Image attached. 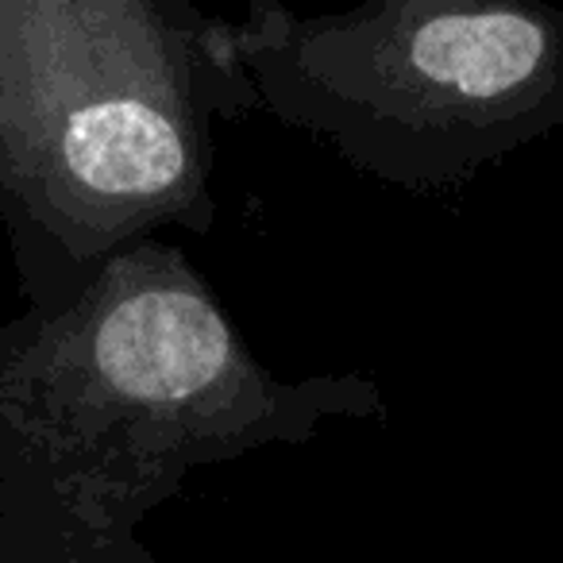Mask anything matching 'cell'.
<instances>
[{
	"instance_id": "1",
	"label": "cell",
	"mask_w": 563,
	"mask_h": 563,
	"mask_svg": "<svg viewBox=\"0 0 563 563\" xmlns=\"http://www.w3.org/2000/svg\"><path fill=\"white\" fill-rule=\"evenodd\" d=\"M97 371L135 401H189L232 360L228 329L189 286H143L104 313L93 340Z\"/></svg>"
},
{
	"instance_id": "2",
	"label": "cell",
	"mask_w": 563,
	"mask_h": 563,
	"mask_svg": "<svg viewBox=\"0 0 563 563\" xmlns=\"http://www.w3.org/2000/svg\"><path fill=\"white\" fill-rule=\"evenodd\" d=\"M58 170L97 201H163L189 174V147L155 101L104 93L66 112L55 135Z\"/></svg>"
}]
</instances>
